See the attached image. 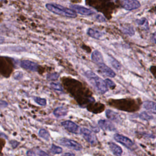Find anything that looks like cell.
I'll return each instance as SVG.
<instances>
[{
	"label": "cell",
	"mask_w": 156,
	"mask_h": 156,
	"mask_svg": "<svg viewBox=\"0 0 156 156\" xmlns=\"http://www.w3.org/2000/svg\"><path fill=\"white\" fill-rule=\"evenodd\" d=\"M136 23L138 26L141 27L143 29H144L146 30H147L149 29V25H148V21L147 19L145 18H142L141 19L136 20Z\"/></svg>",
	"instance_id": "d6986e66"
},
{
	"label": "cell",
	"mask_w": 156,
	"mask_h": 156,
	"mask_svg": "<svg viewBox=\"0 0 156 156\" xmlns=\"http://www.w3.org/2000/svg\"><path fill=\"white\" fill-rule=\"evenodd\" d=\"M7 105H8V104L7 102H5L4 101L0 100V108H5L6 107H7Z\"/></svg>",
	"instance_id": "4dcf8cb0"
},
{
	"label": "cell",
	"mask_w": 156,
	"mask_h": 156,
	"mask_svg": "<svg viewBox=\"0 0 156 156\" xmlns=\"http://www.w3.org/2000/svg\"><path fill=\"white\" fill-rule=\"evenodd\" d=\"M26 155H27V156H36L35 154L33 151H30V150H29V151H27Z\"/></svg>",
	"instance_id": "d6a6232c"
},
{
	"label": "cell",
	"mask_w": 156,
	"mask_h": 156,
	"mask_svg": "<svg viewBox=\"0 0 156 156\" xmlns=\"http://www.w3.org/2000/svg\"><path fill=\"white\" fill-rule=\"evenodd\" d=\"M34 99L36 103L39 104L40 105L44 106L46 104V100L43 98H41L40 97H34Z\"/></svg>",
	"instance_id": "cb8c5ba5"
},
{
	"label": "cell",
	"mask_w": 156,
	"mask_h": 156,
	"mask_svg": "<svg viewBox=\"0 0 156 156\" xmlns=\"http://www.w3.org/2000/svg\"><path fill=\"white\" fill-rule=\"evenodd\" d=\"M36 152H37V154L39 156H49V155H48L46 152H45L44 151H43L41 149H37L36 150Z\"/></svg>",
	"instance_id": "83f0119b"
},
{
	"label": "cell",
	"mask_w": 156,
	"mask_h": 156,
	"mask_svg": "<svg viewBox=\"0 0 156 156\" xmlns=\"http://www.w3.org/2000/svg\"><path fill=\"white\" fill-rule=\"evenodd\" d=\"M143 106L146 110H148L152 113L156 114V102L146 101L143 102Z\"/></svg>",
	"instance_id": "5bb4252c"
},
{
	"label": "cell",
	"mask_w": 156,
	"mask_h": 156,
	"mask_svg": "<svg viewBox=\"0 0 156 156\" xmlns=\"http://www.w3.org/2000/svg\"><path fill=\"white\" fill-rule=\"evenodd\" d=\"M121 30L126 35H128L129 36H132L135 34V30L133 27L130 25H126L122 27Z\"/></svg>",
	"instance_id": "ac0fdd59"
},
{
	"label": "cell",
	"mask_w": 156,
	"mask_h": 156,
	"mask_svg": "<svg viewBox=\"0 0 156 156\" xmlns=\"http://www.w3.org/2000/svg\"><path fill=\"white\" fill-rule=\"evenodd\" d=\"M84 74L90 84L99 93L103 94L108 91V86L105 80H102L94 73L91 71H87Z\"/></svg>",
	"instance_id": "6da1fadb"
},
{
	"label": "cell",
	"mask_w": 156,
	"mask_h": 156,
	"mask_svg": "<svg viewBox=\"0 0 156 156\" xmlns=\"http://www.w3.org/2000/svg\"><path fill=\"white\" fill-rule=\"evenodd\" d=\"M20 65L23 68L32 71H37L38 69V65L30 60H23L21 62Z\"/></svg>",
	"instance_id": "30bf717a"
},
{
	"label": "cell",
	"mask_w": 156,
	"mask_h": 156,
	"mask_svg": "<svg viewBox=\"0 0 156 156\" xmlns=\"http://www.w3.org/2000/svg\"><path fill=\"white\" fill-rule=\"evenodd\" d=\"M105 82L107 85L108 87H109L110 88H114L115 87V86H116L115 83L112 80H111L109 79H106L105 80Z\"/></svg>",
	"instance_id": "4316f807"
},
{
	"label": "cell",
	"mask_w": 156,
	"mask_h": 156,
	"mask_svg": "<svg viewBox=\"0 0 156 156\" xmlns=\"http://www.w3.org/2000/svg\"><path fill=\"white\" fill-rule=\"evenodd\" d=\"M96 20H97L98 21H99V22H104V21H105V18H104L102 15H98L96 16Z\"/></svg>",
	"instance_id": "f1b7e54d"
},
{
	"label": "cell",
	"mask_w": 156,
	"mask_h": 156,
	"mask_svg": "<svg viewBox=\"0 0 156 156\" xmlns=\"http://www.w3.org/2000/svg\"><path fill=\"white\" fill-rule=\"evenodd\" d=\"M91 57L92 61L97 65L104 63L103 56L102 54L98 50H95L92 52Z\"/></svg>",
	"instance_id": "4fadbf2b"
},
{
	"label": "cell",
	"mask_w": 156,
	"mask_h": 156,
	"mask_svg": "<svg viewBox=\"0 0 156 156\" xmlns=\"http://www.w3.org/2000/svg\"><path fill=\"white\" fill-rule=\"evenodd\" d=\"M68 110L66 108L63 107H58L56 108L54 112L53 113L57 118H62L67 115Z\"/></svg>",
	"instance_id": "e0dca14e"
},
{
	"label": "cell",
	"mask_w": 156,
	"mask_h": 156,
	"mask_svg": "<svg viewBox=\"0 0 156 156\" xmlns=\"http://www.w3.org/2000/svg\"><path fill=\"white\" fill-rule=\"evenodd\" d=\"M87 34L95 39H100L103 37V33L100 32L99 30L92 29V28H89L87 30Z\"/></svg>",
	"instance_id": "2e32d148"
},
{
	"label": "cell",
	"mask_w": 156,
	"mask_h": 156,
	"mask_svg": "<svg viewBox=\"0 0 156 156\" xmlns=\"http://www.w3.org/2000/svg\"><path fill=\"white\" fill-rule=\"evenodd\" d=\"M100 71L105 76H107L110 77H115L116 73L108 66H107L104 63H100L98 65Z\"/></svg>",
	"instance_id": "8fae6325"
},
{
	"label": "cell",
	"mask_w": 156,
	"mask_h": 156,
	"mask_svg": "<svg viewBox=\"0 0 156 156\" xmlns=\"http://www.w3.org/2000/svg\"><path fill=\"white\" fill-rule=\"evenodd\" d=\"M155 25H156V21H155Z\"/></svg>",
	"instance_id": "d590c367"
},
{
	"label": "cell",
	"mask_w": 156,
	"mask_h": 156,
	"mask_svg": "<svg viewBox=\"0 0 156 156\" xmlns=\"http://www.w3.org/2000/svg\"><path fill=\"white\" fill-rule=\"evenodd\" d=\"M122 7L127 10H133L140 7V2L137 0H122Z\"/></svg>",
	"instance_id": "52a82bcc"
},
{
	"label": "cell",
	"mask_w": 156,
	"mask_h": 156,
	"mask_svg": "<svg viewBox=\"0 0 156 156\" xmlns=\"http://www.w3.org/2000/svg\"><path fill=\"white\" fill-rule=\"evenodd\" d=\"M38 135L41 138H43L44 140H49V139L50 138V135H49V132L47 130H46L45 129H41L39 130Z\"/></svg>",
	"instance_id": "ffe728a7"
},
{
	"label": "cell",
	"mask_w": 156,
	"mask_h": 156,
	"mask_svg": "<svg viewBox=\"0 0 156 156\" xmlns=\"http://www.w3.org/2000/svg\"><path fill=\"white\" fill-rule=\"evenodd\" d=\"M46 8L49 11L58 15L68 18H76L77 16L76 13L73 10L58 4L48 3L46 4Z\"/></svg>",
	"instance_id": "7a4b0ae2"
},
{
	"label": "cell",
	"mask_w": 156,
	"mask_h": 156,
	"mask_svg": "<svg viewBox=\"0 0 156 156\" xmlns=\"http://www.w3.org/2000/svg\"><path fill=\"white\" fill-rule=\"evenodd\" d=\"M110 63L111 64V65L114 68H115L116 69H120L121 68V64L116 60L114 58H112V57H110Z\"/></svg>",
	"instance_id": "603a6c76"
},
{
	"label": "cell",
	"mask_w": 156,
	"mask_h": 156,
	"mask_svg": "<svg viewBox=\"0 0 156 156\" xmlns=\"http://www.w3.org/2000/svg\"><path fill=\"white\" fill-rule=\"evenodd\" d=\"M108 146L114 155L116 156H121L122 154V150L120 146L113 142H109Z\"/></svg>",
	"instance_id": "9a60e30c"
},
{
	"label": "cell",
	"mask_w": 156,
	"mask_h": 156,
	"mask_svg": "<svg viewBox=\"0 0 156 156\" xmlns=\"http://www.w3.org/2000/svg\"><path fill=\"white\" fill-rule=\"evenodd\" d=\"M58 142L62 146L76 151H80L82 149V146L80 143L73 140L63 138L60 139Z\"/></svg>",
	"instance_id": "277c9868"
},
{
	"label": "cell",
	"mask_w": 156,
	"mask_h": 156,
	"mask_svg": "<svg viewBox=\"0 0 156 156\" xmlns=\"http://www.w3.org/2000/svg\"><path fill=\"white\" fill-rule=\"evenodd\" d=\"M10 144H11L13 148H16L18 146L19 143L18 141H15V140H12V141H10Z\"/></svg>",
	"instance_id": "1f68e13d"
},
{
	"label": "cell",
	"mask_w": 156,
	"mask_h": 156,
	"mask_svg": "<svg viewBox=\"0 0 156 156\" xmlns=\"http://www.w3.org/2000/svg\"><path fill=\"white\" fill-rule=\"evenodd\" d=\"M50 151L54 154H61L62 152L63 149H62V147L52 144V146H51Z\"/></svg>",
	"instance_id": "7402d4cb"
},
{
	"label": "cell",
	"mask_w": 156,
	"mask_h": 156,
	"mask_svg": "<svg viewBox=\"0 0 156 156\" xmlns=\"http://www.w3.org/2000/svg\"><path fill=\"white\" fill-rule=\"evenodd\" d=\"M98 125L99 127L104 130L108 131H116V129L114 124H113L110 121L106 119H100L98 121Z\"/></svg>",
	"instance_id": "9c48e42d"
},
{
	"label": "cell",
	"mask_w": 156,
	"mask_h": 156,
	"mask_svg": "<svg viewBox=\"0 0 156 156\" xmlns=\"http://www.w3.org/2000/svg\"><path fill=\"white\" fill-rule=\"evenodd\" d=\"M152 40H153V41H154V43L156 44V32H155L153 34V35H152Z\"/></svg>",
	"instance_id": "e575fe53"
},
{
	"label": "cell",
	"mask_w": 156,
	"mask_h": 156,
	"mask_svg": "<svg viewBox=\"0 0 156 156\" xmlns=\"http://www.w3.org/2000/svg\"><path fill=\"white\" fill-rule=\"evenodd\" d=\"M50 85H51V87L52 89L55 90L59 91H63V88H62V85L60 83H58L52 82V83H51Z\"/></svg>",
	"instance_id": "d4e9b609"
},
{
	"label": "cell",
	"mask_w": 156,
	"mask_h": 156,
	"mask_svg": "<svg viewBox=\"0 0 156 156\" xmlns=\"http://www.w3.org/2000/svg\"><path fill=\"white\" fill-rule=\"evenodd\" d=\"M59 77V74L57 73H49L47 74V79L48 80H57Z\"/></svg>",
	"instance_id": "484cf974"
},
{
	"label": "cell",
	"mask_w": 156,
	"mask_h": 156,
	"mask_svg": "<svg viewBox=\"0 0 156 156\" xmlns=\"http://www.w3.org/2000/svg\"><path fill=\"white\" fill-rule=\"evenodd\" d=\"M22 76H23V74L21 72H17V73H15L13 77L15 79L18 80V79H20L22 77Z\"/></svg>",
	"instance_id": "f546056e"
},
{
	"label": "cell",
	"mask_w": 156,
	"mask_h": 156,
	"mask_svg": "<svg viewBox=\"0 0 156 156\" xmlns=\"http://www.w3.org/2000/svg\"><path fill=\"white\" fill-rule=\"evenodd\" d=\"M155 12H156V8H155Z\"/></svg>",
	"instance_id": "8d00e7d4"
},
{
	"label": "cell",
	"mask_w": 156,
	"mask_h": 156,
	"mask_svg": "<svg viewBox=\"0 0 156 156\" xmlns=\"http://www.w3.org/2000/svg\"><path fill=\"white\" fill-rule=\"evenodd\" d=\"M62 156H75V155H74V154H73V153L66 152V153L64 154Z\"/></svg>",
	"instance_id": "836d02e7"
},
{
	"label": "cell",
	"mask_w": 156,
	"mask_h": 156,
	"mask_svg": "<svg viewBox=\"0 0 156 156\" xmlns=\"http://www.w3.org/2000/svg\"><path fill=\"white\" fill-rule=\"evenodd\" d=\"M69 7H70V9H71L77 13H79L82 15L90 16L94 13V12L91 9L87 8L83 6L79 5L73 4V5H70Z\"/></svg>",
	"instance_id": "8992f818"
},
{
	"label": "cell",
	"mask_w": 156,
	"mask_h": 156,
	"mask_svg": "<svg viewBox=\"0 0 156 156\" xmlns=\"http://www.w3.org/2000/svg\"><path fill=\"white\" fill-rule=\"evenodd\" d=\"M113 138L116 141L121 143V144H122L124 146L128 148L129 149H130V150L135 149V144L128 137L118 133H116L114 135Z\"/></svg>",
	"instance_id": "3957f363"
},
{
	"label": "cell",
	"mask_w": 156,
	"mask_h": 156,
	"mask_svg": "<svg viewBox=\"0 0 156 156\" xmlns=\"http://www.w3.org/2000/svg\"><path fill=\"white\" fill-rule=\"evenodd\" d=\"M138 116L141 119L145 120V121H149L153 118V116L152 115H149L148 113L146 112H143L140 113Z\"/></svg>",
	"instance_id": "44dd1931"
},
{
	"label": "cell",
	"mask_w": 156,
	"mask_h": 156,
	"mask_svg": "<svg viewBox=\"0 0 156 156\" xmlns=\"http://www.w3.org/2000/svg\"><path fill=\"white\" fill-rule=\"evenodd\" d=\"M105 115L108 119L118 123H120L121 122V119L119 116V115L116 113L115 112L111 110L110 109H108L105 111Z\"/></svg>",
	"instance_id": "7c38bea8"
},
{
	"label": "cell",
	"mask_w": 156,
	"mask_h": 156,
	"mask_svg": "<svg viewBox=\"0 0 156 156\" xmlns=\"http://www.w3.org/2000/svg\"><path fill=\"white\" fill-rule=\"evenodd\" d=\"M62 126H63L67 130L73 133H78L79 130V127L77 124L71 121H65L61 122Z\"/></svg>",
	"instance_id": "ba28073f"
},
{
	"label": "cell",
	"mask_w": 156,
	"mask_h": 156,
	"mask_svg": "<svg viewBox=\"0 0 156 156\" xmlns=\"http://www.w3.org/2000/svg\"><path fill=\"white\" fill-rule=\"evenodd\" d=\"M80 133L82 135L84 139L91 144H96L98 142L96 136L89 129L87 128H81L80 130Z\"/></svg>",
	"instance_id": "5b68a950"
}]
</instances>
